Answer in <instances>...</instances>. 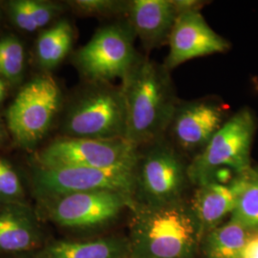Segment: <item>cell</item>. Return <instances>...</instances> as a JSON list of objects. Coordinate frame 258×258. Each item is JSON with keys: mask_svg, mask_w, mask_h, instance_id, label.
<instances>
[{"mask_svg": "<svg viewBox=\"0 0 258 258\" xmlns=\"http://www.w3.org/2000/svg\"><path fill=\"white\" fill-rule=\"evenodd\" d=\"M3 10H2V7H1V4H0V25H1V22H2V19H3Z\"/></svg>", "mask_w": 258, "mask_h": 258, "instance_id": "f1b7e54d", "label": "cell"}, {"mask_svg": "<svg viewBox=\"0 0 258 258\" xmlns=\"http://www.w3.org/2000/svg\"><path fill=\"white\" fill-rule=\"evenodd\" d=\"M54 77L42 72L24 83L6 111V126L19 148L34 150L46 138L64 104Z\"/></svg>", "mask_w": 258, "mask_h": 258, "instance_id": "277c9868", "label": "cell"}, {"mask_svg": "<svg viewBox=\"0 0 258 258\" xmlns=\"http://www.w3.org/2000/svg\"><path fill=\"white\" fill-rule=\"evenodd\" d=\"M26 72V49L14 34L0 36V78L10 86H19Z\"/></svg>", "mask_w": 258, "mask_h": 258, "instance_id": "44dd1931", "label": "cell"}, {"mask_svg": "<svg viewBox=\"0 0 258 258\" xmlns=\"http://www.w3.org/2000/svg\"><path fill=\"white\" fill-rule=\"evenodd\" d=\"M256 129L252 111L244 107L223 124L202 152L190 160L187 174L190 184L197 186L219 182L222 171L237 176L251 166L250 148Z\"/></svg>", "mask_w": 258, "mask_h": 258, "instance_id": "5b68a950", "label": "cell"}, {"mask_svg": "<svg viewBox=\"0 0 258 258\" xmlns=\"http://www.w3.org/2000/svg\"><path fill=\"white\" fill-rule=\"evenodd\" d=\"M177 18L172 0H132L124 19L149 52L168 43Z\"/></svg>", "mask_w": 258, "mask_h": 258, "instance_id": "5bb4252c", "label": "cell"}, {"mask_svg": "<svg viewBox=\"0 0 258 258\" xmlns=\"http://www.w3.org/2000/svg\"><path fill=\"white\" fill-rule=\"evenodd\" d=\"M241 258H258V232H254L248 240Z\"/></svg>", "mask_w": 258, "mask_h": 258, "instance_id": "d4e9b609", "label": "cell"}, {"mask_svg": "<svg viewBox=\"0 0 258 258\" xmlns=\"http://www.w3.org/2000/svg\"><path fill=\"white\" fill-rule=\"evenodd\" d=\"M65 3L80 17L99 19H124L129 6V1L122 0H69Z\"/></svg>", "mask_w": 258, "mask_h": 258, "instance_id": "7402d4cb", "label": "cell"}, {"mask_svg": "<svg viewBox=\"0 0 258 258\" xmlns=\"http://www.w3.org/2000/svg\"><path fill=\"white\" fill-rule=\"evenodd\" d=\"M184 156L166 138L138 148L135 202L165 205L184 199L189 182Z\"/></svg>", "mask_w": 258, "mask_h": 258, "instance_id": "8992f818", "label": "cell"}, {"mask_svg": "<svg viewBox=\"0 0 258 258\" xmlns=\"http://www.w3.org/2000/svg\"><path fill=\"white\" fill-rule=\"evenodd\" d=\"M236 186L230 183L208 182L197 185L189 202L202 238L231 215L236 204Z\"/></svg>", "mask_w": 258, "mask_h": 258, "instance_id": "9a60e30c", "label": "cell"}, {"mask_svg": "<svg viewBox=\"0 0 258 258\" xmlns=\"http://www.w3.org/2000/svg\"><path fill=\"white\" fill-rule=\"evenodd\" d=\"M8 83H6L3 79L0 78V106L4 102L6 96H7V91H8Z\"/></svg>", "mask_w": 258, "mask_h": 258, "instance_id": "4316f807", "label": "cell"}, {"mask_svg": "<svg viewBox=\"0 0 258 258\" xmlns=\"http://www.w3.org/2000/svg\"><path fill=\"white\" fill-rule=\"evenodd\" d=\"M172 3L179 16L185 13L200 12L209 2L202 0H172Z\"/></svg>", "mask_w": 258, "mask_h": 258, "instance_id": "cb8c5ba5", "label": "cell"}, {"mask_svg": "<svg viewBox=\"0 0 258 258\" xmlns=\"http://www.w3.org/2000/svg\"><path fill=\"white\" fill-rule=\"evenodd\" d=\"M42 244L37 213L29 204H0V254L28 253Z\"/></svg>", "mask_w": 258, "mask_h": 258, "instance_id": "4fadbf2b", "label": "cell"}, {"mask_svg": "<svg viewBox=\"0 0 258 258\" xmlns=\"http://www.w3.org/2000/svg\"><path fill=\"white\" fill-rule=\"evenodd\" d=\"M47 219L70 230H87L105 226L130 210L135 200L111 190L64 194L37 201Z\"/></svg>", "mask_w": 258, "mask_h": 258, "instance_id": "30bf717a", "label": "cell"}, {"mask_svg": "<svg viewBox=\"0 0 258 258\" xmlns=\"http://www.w3.org/2000/svg\"><path fill=\"white\" fill-rule=\"evenodd\" d=\"M26 190L14 164L0 156V204L25 203Z\"/></svg>", "mask_w": 258, "mask_h": 258, "instance_id": "603a6c76", "label": "cell"}, {"mask_svg": "<svg viewBox=\"0 0 258 258\" xmlns=\"http://www.w3.org/2000/svg\"><path fill=\"white\" fill-rule=\"evenodd\" d=\"M51 258H130L128 239L107 236L89 241H56L44 248Z\"/></svg>", "mask_w": 258, "mask_h": 258, "instance_id": "ac0fdd59", "label": "cell"}, {"mask_svg": "<svg viewBox=\"0 0 258 258\" xmlns=\"http://www.w3.org/2000/svg\"><path fill=\"white\" fill-rule=\"evenodd\" d=\"M134 171L82 166L43 167L33 164L30 183L37 201L64 194L95 190L117 191L134 199Z\"/></svg>", "mask_w": 258, "mask_h": 258, "instance_id": "9c48e42d", "label": "cell"}, {"mask_svg": "<svg viewBox=\"0 0 258 258\" xmlns=\"http://www.w3.org/2000/svg\"><path fill=\"white\" fill-rule=\"evenodd\" d=\"M126 107L120 85L83 81L65 100L59 136L116 140L126 139Z\"/></svg>", "mask_w": 258, "mask_h": 258, "instance_id": "3957f363", "label": "cell"}, {"mask_svg": "<svg viewBox=\"0 0 258 258\" xmlns=\"http://www.w3.org/2000/svg\"><path fill=\"white\" fill-rule=\"evenodd\" d=\"M228 109L215 97L181 101L176 105L166 138L184 156H197L227 121Z\"/></svg>", "mask_w": 258, "mask_h": 258, "instance_id": "8fae6325", "label": "cell"}, {"mask_svg": "<svg viewBox=\"0 0 258 258\" xmlns=\"http://www.w3.org/2000/svg\"><path fill=\"white\" fill-rule=\"evenodd\" d=\"M24 258H51L50 257V255L48 254L46 252V250L45 249H41V250H39L38 252H34V253H32V254H30V255H28L27 257Z\"/></svg>", "mask_w": 258, "mask_h": 258, "instance_id": "83f0119b", "label": "cell"}, {"mask_svg": "<svg viewBox=\"0 0 258 258\" xmlns=\"http://www.w3.org/2000/svg\"><path fill=\"white\" fill-rule=\"evenodd\" d=\"M136 35L125 19L99 28L91 39L76 51L72 63L84 81L112 83L122 80L141 54L135 48Z\"/></svg>", "mask_w": 258, "mask_h": 258, "instance_id": "52a82bcc", "label": "cell"}, {"mask_svg": "<svg viewBox=\"0 0 258 258\" xmlns=\"http://www.w3.org/2000/svg\"><path fill=\"white\" fill-rule=\"evenodd\" d=\"M169 53L165 66L171 71L196 57L225 53L230 42L212 30L201 12L181 14L176 19L168 39Z\"/></svg>", "mask_w": 258, "mask_h": 258, "instance_id": "7c38bea8", "label": "cell"}, {"mask_svg": "<svg viewBox=\"0 0 258 258\" xmlns=\"http://www.w3.org/2000/svg\"><path fill=\"white\" fill-rule=\"evenodd\" d=\"M138 148L126 139L95 140L57 136L35 153L37 166H82L135 170Z\"/></svg>", "mask_w": 258, "mask_h": 258, "instance_id": "ba28073f", "label": "cell"}, {"mask_svg": "<svg viewBox=\"0 0 258 258\" xmlns=\"http://www.w3.org/2000/svg\"><path fill=\"white\" fill-rule=\"evenodd\" d=\"M74 40V26L66 18L38 33L34 48L38 68L46 73L55 69L72 51Z\"/></svg>", "mask_w": 258, "mask_h": 258, "instance_id": "e0dca14e", "label": "cell"}, {"mask_svg": "<svg viewBox=\"0 0 258 258\" xmlns=\"http://www.w3.org/2000/svg\"><path fill=\"white\" fill-rule=\"evenodd\" d=\"M254 233L230 219L209 231L201 241L205 258H241L248 240Z\"/></svg>", "mask_w": 258, "mask_h": 258, "instance_id": "d6986e66", "label": "cell"}, {"mask_svg": "<svg viewBox=\"0 0 258 258\" xmlns=\"http://www.w3.org/2000/svg\"><path fill=\"white\" fill-rule=\"evenodd\" d=\"M10 142H12V140L10 137L6 123L0 120V148L6 147Z\"/></svg>", "mask_w": 258, "mask_h": 258, "instance_id": "484cf974", "label": "cell"}, {"mask_svg": "<svg viewBox=\"0 0 258 258\" xmlns=\"http://www.w3.org/2000/svg\"><path fill=\"white\" fill-rule=\"evenodd\" d=\"M120 87L126 107V140L140 148L166 137L179 99L165 64L140 55Z\"/></svg>", "mask_w": 258, "mask_h": 258, "instance_id": "6da1fadb", "label": "cell"}, {"mask_svg": "<svg viewBox=\"0 0 258 258\" xmlns=\"http://www.w3.org/2000/svg\"><path fill=\"white\" fill-rule=\"evenodd\" d=\"M11 24L22 33H40L62 18L65 2L50 0H8L0 2Z\"/></svg>", "mask_w": 258, "mask_h": 258, "instance_id": "2e32d148", "label": "cell"}, {"mask_svg": "<svg viewBox=\"0 0 258 258\" xmlns=\"http://www.w3.org/2000/svg\"><path fill=\"white\" fill-rule=\"evenodd\" d=\"M233 181L237 196L231 219L252 232H258V166H250Z\"/></svg>", "mask_w": 258, "mask_h": 258, "instance_id": "ffe728a7", "label": "cell"}, {"mask_svg": "<svg viewBox=\"0 0 258 258\" xmlns=\"http://www.w3.org/2000/svg\"><path fill=\"white\" fill-rule=\"evenodd\" d=\"M129 211L130 258H194L202 235L189 202H135Z\"/></svg>", "mask_w": 258, "mask_h": 258, "instance_id": "7a4b0ae2", "label": "cell"}]
</instances>
